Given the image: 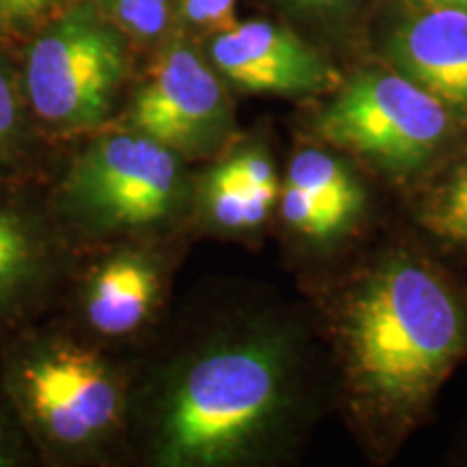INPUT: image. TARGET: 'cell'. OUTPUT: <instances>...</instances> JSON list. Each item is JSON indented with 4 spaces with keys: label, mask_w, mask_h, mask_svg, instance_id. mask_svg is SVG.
I'll use <instances>...</instances> for the list:
<instances>
[{
    "label": "cell",
    "mask_w": 467,
    "mask_h": 467,
    "mask_svg": "<svg viewBox=\"0 0 467 467\" xmlns=\"http://www.w3.org/2000/svg\"><path fill=\"white\" fill-rule=\"evenodd\" d=\"M424 223L437 236L467 244V162L452 173L424 213Z\"/></svg>",
    "instance_id": "cell-16"
},
{
    "label": "cell",
    "mask_w": 467,
    "mask_h": 467,
    "mask_svg": "<svg viewBox=\"0 0 467 467\" xmlns=\"http://www.w3.org/2000/svg\"><path fill=\"white\" fill-rule=\"evenodd\" d=\"M192 189L182 156L113 121L69 159L48 203L74 249H96L161 238L192 206Z\"/></svg>",
    "instance_id": "cell-4"
},
{
    "label": "cell",
    "mask_w": 467,
    "mask_h": 467,
    "mask_svg": "<svg viewBox=\"0 0 467 467\" xmlns=\"http://www.w3.org/2000/svg\"><path fill=\"white\" fill-rule=\"evenodd\" d=\"M0 182V340L31 325L67 284L74 247L48 200Z\"/></svg>",
    "instance_id": "cell-9"
},
{
    "label": "cell",
    "mask_w": 467,
    "mask_h": 467,
    "mask_svg": "<svg viewBox=\"0 0 467 467\" xmlns=\"http://www.w3.org/2000/svg\"><path fill=\"white\" fill-rule=\"evenodd\" d=\"M452 110L399 69H366L317 119L325 141L394 173L424 165L452 126Z\"/></svg>",
    "instance_id": "cell-7"
},
{
    "label": "cell",
    "mask_w": 467,
    "mask_h": 467,
    "mask_svg": "<svg viewBox=\"0 0 467 467\" xmlns=\"http://www.w3.org/2000/svg\"><path fill=\"white\" fill-rule=\"evenodd\" d=\"M364 208V191L342 161L323 150L296 151L279 192V214L290 232L325 243L347 232Z\"/></svg>",
    "instance_id": "cell-13"
},
{
    "label": "cell",
    "mask_w": 467,
    "mask_h": 467,
    "mask_svg": "<svg viewBox=\"0 0 467 467\" xmlns=\"http://www.w3.org/2000/svg\"><path fill=\"white\" fill-rule=\"evenodd\" d=\"M28 109L48 139L113 124L137 76V50L96 0H76L17 46Z\"/></svg>",
    "instance_id": "cell-5"
},
{
    "label": "cell",
    "mask_w": 467,
    "mask_h": 467,
    "mask_svg": "<svg viewBox=\"0 0 467 467\" xmlns=\"http://www.w3.org/2000/svg\"><path fill=\"white\" fill-rule=\"evenodd\" d=\"M292 7L303 11H329L347 7L350 0H288Z\"/></svg>",
    "instance_id": "cell-20"
},
{
    "label": "cell",
    "mask_w": 467,
    "mask_h": 467,
    "mask_svg": "<svg viewBox=\"0 0 467 467\" xmlns=\"http://www.w3.org/2000/svg\"><path fill=\"white\" fill-rule=\"evenodd\" d=\"M46 141L22 89L17 52L0 42V182H25Z\"/></svg>",
    "instance_id": "cell-14"
},
{
    "label": "cell",
    "mask_w": 467,
    "mask_h": 467,
    "mask_svg": "<svg viewBox=\"0 0 467 467\" xmlns=\"http://www.w3.org/2000/svg\"><path fill=\"white\" fill-rule=\"evenodd\" d=\"M93 251L76 279L72 325L104 347L137 344L165 306L171 262L161 238L121 241Z\"/></svg>",
    "instance_id": "cell-8"
},
{
    "label": "cell",
    "mask_w": 467,
    "mask_h": 467,
    "mask_svg": "<svg viewBox=\"0 0 467 467\" xmlns=\"http://www.w3.org/2000/svg\"><path fill=\"white\" fill-rule=\"evenodd\" d=\"M301 353L288 327L249 318L134 366L128 457L236 467L271 457L295 422Z\"/></svg>",
    "instance_id": "cell-1"
},
{
    "label": "cell",
    "mask_w": 467,
    "mask_h": 467,
    "mask_svg": "<svg viewBox=\"0 0 467 467\" xmlns=\"http://www.w3.org/2000/svg\"><path fill=\"white\" fill-rule=\"evenodd\" d=\"M388 55L400 74L467 115V9L426 5L396 28Z\"/></svg>",
    "instance_id": "cell-11"
},
{
    "label": "cell",
    "mask_w": 467,
    "mask_h": 467,
    "mask_svg": "<svg viewBox=\"0 0 467 467\" xmlns=\"http://www.w3.org/2000/svg\"><path fill=\"white\" fill-rule=\"evenodd\" d=\"M134 366L69 325H25L0 340V383L33 452L50 465L128 454Z\"/></svg>",
    "instance_id": "cell-3"
},
{
    "label": "cell",
    "mask_w": 467,
    "mask_h": 467,
    "mask_svg": "<svg viewBox=\"0 0 467 467\" xmlns=\"http://www.w3.org/2000/svg\"><path fill=\"white\" fill-rule=\"evenodd\" d=\"M33 448L0 383V467H20L33 459Z\"/></svg>",
    "instance_id": "cell-19"
},
{
    "label": "cell",
    "mask_w": 467,
    "mask_h": 467,
    "mask_svg": "<svg viewBox=\"0 0 467 467\" xmlns=\"http://www.w3.org/2000/svg\"><path fill=\"white\" fill-rule=\"evenodd\" d=\"M76 0H0V42L20 46Z\"/></svg>",
    "instance_id": "cell-17"
},
{
    "label": "cell",
    "mask_w": 467,
    "mask_h": 467,
    "mask_svg": "<svg viewBox=\"0 0 467 467\" xmlns=\"http://www.w3.org/2000/svg\"><path fill=\"white\" fill-rule=\"evenodd\" d=\"M132 48L151 55L178 31L175 0H96Z\"/></svg>",
    "instance_id": "cell-15"
},
{
    "label": "cell",
    "mask_w": 467,
    "mask_h": 467,
    "mask_svg": "<svg viewBox=\"0 0 467 467\" xmlns=\"http://www.w3.org/2000/svg\"><path fill=\"white\" fill-rule=\"evenodd\" d=\"M424 5H437V7H461L467 9V0H418Z\"/></svg>",
    "instance_id": "cell-21"
},
{
    "label": "cell",
    "mask_w": 467,
    "mask_h": 467,
    "mask_svg": "<svg viewBox=\"0 0 467 467\" xmlns=\"http://www.w3.org/2000/svg\"><path fill=\"white\" fill-rule=\"evenodd\" d=\"M238 0H175L178 31L203 42L236 22Z\"/></svg>",
    "instance_id": "cell-18"
},
{
    "label": "cell",
    "mask_w": 467,
    "mask_h": 467,
    "mask_svg": "<svg viewBox=\"0 0 467 467\" xmlns=\"http://www.w3.org/2000/svg\"><path fill=\"white\" fill-rule=\"evenodd\" d=\"M340 337L355 402L385 424H407L463 358L467 309L441 275L396 258L348 296Z\"/></svg>",
    "instance_id": "cell-2"
},
{
    "label": "cell",
    "mask_w": 467,
    "mask_h": 467,
    "mask_svg": "<svg viewBox=\"0 0 467 467\" xmlns=\"http://www.w3.org/2000/svg\"><path fill=\"white\" fill-rule=\"evenodd\" d=\"M200 44L230 89L296 98L337 85V72L317 48L265 17L236 20Z\"/></svg>",
    "instance_id": "cell-10"
},
{
    "label": "cell",
    "mask_w": 467,
    "mask_h": 467,
    "mask_svg": "<svg viewBox=\"0 0 467 467\" xmlns=\"http://www.w3.org/2000/svg\"><path fill=\"white\" fill-rule=\"evenodd\" d=\"M282 180L262 143L227 150L192 189V208L219 234H254L279 203Z\"/></svg>",
    "instance_id": "cell-12"
},
{
    "label": "cell",
    "mask_w": 467,
    "mask_h": 467,
    "mask_svg": "<svg viewBox=\"0 0 467 467\" xmlns=\"http://www.w3.org/2000/svg\"><path fill=\"white\" fill-rule=\"evenodd\" d=\"M117 124L130 126L182 159L217 156L234 134L230 87L203 55L202 44L175 31L134 76Z\"/></svg>",
    "instance_id": "cell-6"
}]
</instances>
